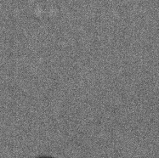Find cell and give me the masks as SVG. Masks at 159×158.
Returning a JSON list of instances; mask_svg holds the SVG:
<instances>
[{"label":"cell","mask_w":159,"mask_h":158,"mask_svg":"<svg viewBox=\"0 0 159 158\" xmlns=\"http://www.w3.org/2000/svg\"><path fill=\"white\" fill-rule=\"evenodd\" d=\"M39 158H52V157H39Z\"/></svg>","instance_id":"1"}]
</instances>
